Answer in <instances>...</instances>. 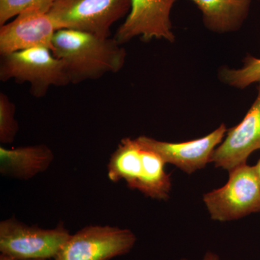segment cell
<instances>
[{
    "instance_id": "obj_8",
    "label": "cell",
    "mask_w": 260,
    "mask_h": 260,
    "mask_svg": "<svg viewBox=\"0 0 260 260\" xmlns=\"http://www.w3.org/2000/svg\"><path fill=\"white\" fill-rule=\"evenodd\" d=\"M177 0H130L129 15L116 32L114 39L125 44L137 37L149 42L164 39L173 43L175 36L172 30L171 12Z\"/></svg>"
},
{
    "instance_id": "obj_17",
    "label": "cell",
    "mask_w": 260,
    "mask_h": 260,
    "mask_svg": "<svg viewBox=\"0 0 260 260\" xmlns=\"http://www.w3.org/2000/svg\"><path fill=\"white\" fill-rule=\"evenodd\" d=\"M181 260H189L187 259H181ZM203 260H220V256L216 253L213 252V251H208L206 254H205Z\"/></svg>"
},
{
    "instance_id": "obj_1",
    "label": "cell",
    "mask_w": 260,
    "mask_h": 260,
    "mask_svg": "<svg viewBox=\"0 0 260 260\" xmlns=\"http://www.w3.org/2000/svg\"><path fill=\"white\" fill-rule=\"evenodd\" d=\"M52 52L64 62L70 83L73 84L118 73L126 58L125 49L114 38L71 29L56 32Z\"/></svg>"
},
{
    "instance_id": "obj_18",
    "label": "cell",
    "mask_w": 260,
    "mask_h": 260,
    "mask_svg": "<svg viewBox=\"0 0 260 260\" xmlns=\"http://www.w3.org/2000/svg\"><path fill=\"white\" fill-rule=\"evenodd\" d=\"M0 260H47L42 259H18V258L12 257V256L5 255L1 254L0 255Z\"/></svg>"
},
{
    "instance_id": "obj_16",
    "label": "cell",
    "mask_w": 260,
    "mask_h": 260,
    "mask_svg": "<svg viewBox=\"0 0 260 260\" xmlns=\"http://www.w3.org/2000/svg\"><path fill=\"white\" fill-rule=\"evenodd\" d=\"M56 0H0V26L24 10L38 8L48 13Z\"/></svg>"
},
{
    "instance_id": "obj_19",
    "label": "cell",
    "mask_w": 260,
    "mask_h": 260,
    "mask_svg": "<svg viewBox=\"0 0 260 260\" xmlns=\"http://www.w3.org/2000/svg\"><path fill=\"white\" fill-rule=\"evenodd\" d=\"M254 168H255L256 174H257V177L259 178V180L260 181V159L258 160V162H256V165L254 166Z\"/></svg>"
},
{
    "instance_id": "obj_3",
    "label": "cell",
    "mask_w": 260,
    "mask_h": 260,
    "mask_svg": "<svg viewBox=\"0 0 260 260\" xmlns=\"http://www.w3.org/2000/svg\"><path fill=\"white\" fill-rule=\"evenodd\" d=\"M10 80L29 83L30 93L36 98L45 96L51 86L70 84L64 62L50 49L42 47L1 55L0 80Z\"/></svg>"
},
{
    "instance_id": "obj_10",
    "label": "cell",
    "mask_w": 260,
    "mask_h": 260,
    "mask_svg": "<svg viewBox=\"0 0 260 260\" xmlns=\"http://www.w3.org/2000/svg\"><path fill=\"white\" fill-rule=\"evenodd\" d=\"M48 13L30 8L15 20L0 26V54L32 48H47L53 51V39L57 31Z\"/></svg>"
},
{
    "instance_id": "obj_4",
    "label": "cell",
    "mask_w": 260,
    "mask_h": 260,
    "mask_svg": "<svg viewBox=\"0 0 260 260\" xmlns=\"http://www.w3.org/2000/svg\"><path fill=\"white\" fill-rule=\"evenodd\" d=\"M130 0H56L48 12L57 30L110 37L111 28L130 11Z\"/></svg>"
},
{
    "instance_id": "obj_12",
    "label": "cell",
    "mask_w": 260,
    "mask_h": 260,
    "mask_svg": "<svg viewBox=\"0 0 260 260\" xmlns=\"http://www.w3.org/2000/svg\"><path fill=\"white\" fill-rule=\"evenodd\" d=\"M54 159L52 150L44 144L15 148L0 147V173L5 177L28 180L45 172Z\"/></svg>"
},
{
    "instance_id": "obj_5",
    "label": "cell",
    "mask_w": 260,
    "mask_h": 260,
    "mask_svg": "<svg viewBox=\"0 0 260 260\" xmlns=\"http://www.w3.org/2000/svg\"><path fill=\"white\" fill-rule=\"evenodd\" d=\"M229 172L225 185L203 197L210 218L217 221H231L259 213L260 181L254 166L244 164Z\"/></svg>"
},
{
    "instance_id": "obj_9",
    "label": "cell",
    "mask_w": 260,
    "mask_h": 260,
    "mask_svg": "<svg viewBox=\"0 0 260 260\" xmlns=\"http://www.w3.org/2000/svg\"><path fill=\"white\" fill-rule=\"evenodd\" d=\"M226 133V126L222 124L203 138L182 143L160 141L146 136L136 139L145 148L158 154L166 164H172L191 174L211 162L214 151L223 142Z\"/></svg>"
},
{
    "instance_id": "obj_13",
    "label": "cell",
    "mask_w": 260,
    "mask_h": 260,
    "mask_svg": "<svg viewBox=\"0 0 260 260\" xmlns=\"http://www.w3.org/2000/svg\"><path fill=\"white\" fill-rule=\"evenodd\" d=\"M203 14L207 29L216 34L237 31L247 18L252 0H191Z\"/></svg>"
},
{
    "instance_id": "obj_14",
    "label": "cell",
    "mask_w": 260,
    "mask_h": 260,
    "mask_svg": "<svg viewBox=\"0 0 260 260\" xmlns=\"http://www.w3.org/2000/svg\"><path fill=\"white\" fill-rule=\"evenodd\" d=\"M220 81L232 88L244 89L251 84L260 83V58L246 56L239 69L223 67L218 71Z\"/></svg>"
},
{
    "instance_id": "obj_7",
    "label": "cell",
    "mask_w": 260,
    "mask_h": 260,
    "mask_svg": "<svg viewBox=\"0 0 260 260\" xmlns=\"http://www.w3.org/2000/svg\"><path fill=\"white\" fill-rule=\"evenodd\" d=\"M136 241L129 229L88 225L70 235L53 260H110L129 253Z\"/></svg>"
},
{
    "instance_id": "obj_6",
    "label": "cell",
    "mask_w": 260,
    "mask_h": 260,
    "mask_svg": "<svg viewBox=\"0 0 260 260\" xmlns=\"http://www.w3.org/2000/svg\"><path fill=\"white\" fill-rule=\"evenodd\" d=\"M70 235L61 223L44 229L13 217L0 222V251L18 259H54Z\"/></svg>"
},
{
    "instance_id": "obj_15",
    "label": "cell",
    "mask_w": 260,
    "mask_h": 260,
    "mask_svg": "<svg viewBox=\"0 0 260 260\" xmlns=\"http://www.w3.org/2000/svg\"><path fill=\"white\" fill-rule=\"evenodd\" d=\"M15 106L6 94L0 93V142L2 144L13 143L19 129L15 119Z\"/></svg>"
},
{
    "instance_id": "obj_2",
    "label": "cell",
    "mask_w": 260,
    "mask_h": 260,
    "mask_svg": "<svg viewBox=\"0 0 260 260\" xmlns=\"http://www.w3.org/2000/svg\"><path fill=\"white\" fill-rule=\"evenodd\" d=\"M166 164L136 138H124L108 164V177L114 182L124 180L129 188L148 198L167 200L172 190V179L166 172Z\"/></svg>"
},
{
    "instance_id": "obj_11",
    "label": "cell",
    "mask_w": 260,
    "mask_h": 260,
    "mask_svg": "<svg viewBox=\"0 0 260 260\" xmlns=\"http://www.w3.org/2000/svg\"><path fill=\"white\" fill-rule=\"evenodd\" d=\"M260 149V83L257 95L243 120L227 132L217 147L211 162L216 168L230 171L246 160Z\"/></svg>"
}]
</instances>
